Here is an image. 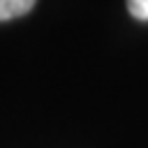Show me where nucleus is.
Returning <instances> with one entry per match:
<instances>
[{"instance_id":"f257e3e1","label":"nucleus","mask_w":148,"mask_h":148,"mask_svg":"<svg viewBox=\"0 0 148 148\" xmlns=\"http://www.w3.org/2000/svg\"><path fill=\"white\" fill-rule=\"evenodd\" d=\"M32 7H35V0H0V21L23 16Z\"/></svg>"},{"instance_id":"f03ea898","label":"nucleus","mask_w":148,"mask_h":148,"mask_svg":"<svg viewBox=\"0 0 148 148\" xmlns=\"http://www.w3.org/2000/svg\"><path fill=\"white\" fill-rule=\"evenodd\" d=\"M127 9L134 18L148 21V0H127Z\"/></svg>"}]
</instances>
